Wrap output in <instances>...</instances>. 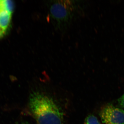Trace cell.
I'll return each mask as SVG.
<instances>
[{
    "mask_svg": "<svg viewBox=\"0 0 124 124\" xmlns=\"http://www.w3.org/2000/svg\"><path fill=\"white\" fill-rule=\"evenodd\" d=\"M30 111L38 124H64L63 112L50 97L38 92L31 94Z\"/></svg>",
    "mask_w": 124,
    "mask_h": 124,
    "instance_id": "cell-1",
    "label": "cell"
},
{
    "mask_svg": "<svg viewBox=\"0 0 124 124\" xmlns=\"http://www.w3.org/2000/svg\"><path fill=\"white\" fill-rule=\"evenodd\" d=\"M79 1L57 0L46 2L50 20L57 30H66L78 11Z\"/></svg>",
    "mask_w": 124,
    "mask_h": 124,
    "instance_id": "cell-2",
    "label": "cell"
},
{
    "mask_svg": "<svg viewBox=\"0 0 124 124\" xmlns=\"http://www.w3.org/2000/svg\"><path fill=\"white\" fill-rule=\"evenodd\" d=\"M102 122L105 124H124V110L111 104L103 107L100 112Z\"/></svg>",
    "mask_w": 124,
    "mask_h": 124,
    "instance_id": "cell-3",
    "label": "cell"
},
{
    "mask_svg": "<svg viewBox=\"0 0 124 124\" xmlns=\"http://www.w3.org/2000/svg\"><path fill=\"white\" fill-rule=\"evenodd\" d=\"M11 14L7 10L0 9V28L4 32L8 28L10 22Z\"/></svg>",
    "mask_w": 124,
    "mask_h": 124,
    "instance_id": "cell-4",
    "label": "cell"
},
{
    "mask_svg": "<svg viewBox=\"0 0 124 124\" xmlns=\"http://www.w3.org/2000/svg\"><path fill=\"white\" fill-rule=\"evenodd\" d=\"M0 9L7 10L11 14L14 9L13 3L8 0H0Z\"/></svg>",
    "mask_w": 124,
    "mask_h": 124,
    "instance_id": "cell-5",
    "label": "cell"
},
{
    "mask_svg": "<svg viewBox=\"0 0 124 124\" xmlns=\"http://www.w3.org/2000/svg\"><path fill=\"white\" fill-rule=\"evenodd\" d=\"M84 124H100L97 118L93 115L87 116L85 120Z\"/></svg>",
    "mask_w": 124,
    "mask_h": 124,
    "instance_id": "cell-6",
    "label": "cell"
},
{
    "mask_svg": "<svg viewBox=\"0 0 124 124\" xmlns=\"http://www.w3.org/2000/svg\"><path fill=\"white\" fill-rule=\"evenodd\" d=\"M118 102L119 104L122 107L124 108V95L121 96L120 98L118 99Z\"/></svg>",
    "mask_w": 124,
    "mask_h": 124,
    "instance_id": "cell-7",
    "label": "cell"
},
{
    "mask_svg": "<svg viewBox=\"0 0 124 124\" xmlns=\"http://www.w3.org/2000/svg\"><path fill=\"white\" fill-rule=\"evenodd\" d=\"M4 31L1 29L0 28V36L3 33Z\"/></svg>",
    "mask_w": 124,
    "mask_h": 124,
    "instance_id": "cell-8",
    "label": "cell"
},
{
    "mask_svg": "<svg viewBox=\"0 0 124 124\" xmlns=\"http://www.w3.org/2000/svg\"><path fill=\"white\" fill-rule=\"evenodd\" d=\"M30 124L29 123H27V122H24V123H23L22 124Z\"/></svg>",
    "mask_w": 124,
    "mask_h": 124,
    "instance_id": "cell-9",
    "label": "cell"
},
{
    "mask_svg": "<svg viewBox=\"0 0 124 124\" xmlns=\"http://www.w3.org/2000/svg\"></svg>",
    "mask_w": 124,
    "mask_h": 124,
    "instance_id": "cell-10",
    "label": "cell"
}]
</instances>
